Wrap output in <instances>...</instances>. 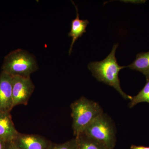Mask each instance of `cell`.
Wrapping results in <instances>:
<instances>
[{
    "label": "cell",
    "mask_w": 149,
    "mask_h": 149,
    "mask_svg": "<svg viewBox=\"0 0 149 149\" xmlns=\"http://www.w3.org/2000/svg\"><path fill=\"white\" fill-rule=\"evenodd\" d=\"M82 133L102 144L108 148L114 149L116 143V130L111 118L104 113L96 118Z\"/></svg>",
    "instance_id": "4"
},
{
    "label": "cell",
    "mask_w": 149,
    "mask_h": 149,
    "mask_svg": "<svg viewBox=\"0 0 149 149\" xmlns=\"http://www.w3.org/2000/svg\"><path fill=\"white\" fill-rule=\"evenodd\" d=\"M13 108L12 76L1 72L0 74V112L10 113Z\"/></svg>",
    "instance_id": "6"
},
{
    "label": "cell",
    "mask_w": 149,
    "mask_h": 149,
    "mask_svg": "<svg viewBox=\"0 0 149 149\" xmlns=\"http://www.w3.org/2000/svg\"><path fill=\"white\" fill-rule=\"evenodd\" d=\"M6 142L0 139V149H5Z\"/></svg>",
    "instance_id": "16"
},
{
    "label": "cell",
    "mask_w": 149,
    "mask_h": 149,
    "mask_svg": "<svg viewBox=\"0 0 149 149\" xmlns=\"http://www.w3.org/2000/svg\"><path fill=\"white\" fill-rule=\"evenodd\" d=\"M13 141L18 149H47L52 143L39 135L19 133Z\"/></svg>",
    "instance_id": "7"
},
{
    "label": "cell",
    "mask_w": 149,
    "mask_h": 149,
    "mask_svg": "<svg viewBox=\"0 0 149 149\" xmlns=\"http://www.w3.org/2000/svg\"><path fill=\"white\" fill-rule=\"evenodd\" d=\"M38 69L35 56L27 51L17 49L6 56L2 67V72L12 76L29 77Z\"/></svg>",
    "instance_id": "3"
},
{
    "label": "cell",
    "mask_w": 149,
    "mask_h": 149,
    "mask_svg": "<svg viewBox=\"0 0 149 149\" xmlns=\"http://www.w3.org/2000/svg\"><path fill=\"white\" fill-rule=\"evenodd\" d=\"M76 149H109L98 141L85 136L83 133L76 136Z\"/></svg>",
    "instance_id": "11"
},
{
    "label": "cell",
    "mask_w": 149,
    "mask_h": 149,
    "mask_svg": "<svg viewBox=\"0 0 149 149\" xmlns=\"http://www.w3.org/2000/svg\"><path fill=\"white\" fill-rule=\"evenodd\" d=\"M72 3L76 8L77 16L75 19L71 21V29L68 33V36L72 37V42L69 50V55L72 52V47L74 42L78 38L82 37L83 34L86 32V28L89 23V21L87 19H80L78 8L73 1H72Z\"/></svg>",
    "instance_id": "9"
},
{
    "label": "cell",
    "mask_w": 149,
    "mask_h": 149,
    "mask_svg": "<svg viewBox=\"0 0 149 149\" xmlns=\"http://www.w3.org/2000/svg\"><path fill=\"white\" fill-rule=\"evenodd\" d=\"M77 145L76 138L62 144L51 143L47 149H76Z\"/></svg>",
    "instance_id": "13"
},
{
    "label": "cell",
    "mask_w": 149,
    "mask_h": 149,
    "mask_svg": "<svg viewBox=\"0 0 149 149\" xmlns=\"http://www.w3.org/2000/svg\"><path fill=\"white\" fill-rule=\"evenodd\" d=\"M18 133L10 113L0 112V139L6 142L13 141Z\"/></svg>",
    "instance_id": "8"
},
{
    "label": "cell",
    "mask_w": 149,
    "mask_h": 149,
    "mask_svg": "<svg viewBox=\"0 0 149 149\" xmlns=\"http://www.w3.org/2000/svg\"><path fill=\"white\" fill-rule=\"evenodd\" d=\"M131 149H149V147L137 146L132 145L131 146Z\"/></svg>",
    "instance_id": "15"
},
{
    "label": "cell",
    "mask_w": 149,
    "mask_h": 149,
    "mask_svg": "<svg viewBox=\"0 0 149 149\" xmlns=\"http://www.w3.org/2000/svg\"><path fill=\"white\" fill-rule=\"evenodd\" d=\"M5 149H18L13 141L6 142Z\"/></svg>",
    "instance_id": "14"
},
{
    "label": "cell",
    "mask_w": 149,
    "mask_h": 149,
    "mask_svg": "<svg viewBox=\"0 0 149 149\" xmlns=\"http://www.w3.org/2000/svg\"><path fill=\"white\" fill-rule=\"evenodd\" d=\"M71 117L73 134L78 136L98 116L103 113V111L97 103L85 97L71 104Z\"/></svg>",
    "instance_id": "2"
},
{
    "label": "cell",
    "mask_w": 149,
    "mask_h": 149,
    "mask_svg": "<svg viewBox=\"0 0 149 149\" xmlns=\"http://www.w3.org/2000/svg\"><path fill=\"white\" fill-rule=\"evenodd\" d=\"M35 89L30 77L12 76V94L13 107L27 105Z\"/></svg>",
    "instance_id": "5"
},
{
    "label": "cell",
    "mask_w": 149,
    "mask_h": 149,
    "mask_svg": "<svg viewBox=\"0 0 149 149\" xmlns=\"http://www.w3.org/2000/svg\"><path fill=\"white\" fill-rule=\"evenodd\" d=\"M144 102L149 103V77L146 78V83L144 88L138 95L132 97L129 107L130 108L133 107L137 104Z\"/></svg>",
    "instance_id": "12"
},
{
    "label": "cell",
    "mask_w": 149,
    "mask_h": 149,
    "mask_svg": "<svg viewBox=\"0 0 149 149\" xmlns=\"http://www.w3.org/2000/svg\"><path fill=\"white\" fill-rule=\"evenodd\" d=\"M118 44H115L110 53L103 60L92 62L88 65L93 75L100 82L113 87L125 100H131L132 97L125 94L121 89L118 74L121 69L126 66H120L115 57Z\"/></svg>",
    "instance_id": "1"
},
{
    "label": "cell",
    "mask_w": 149,
    "mask_h": 149,
    "mask_svg": "<svg viewBox=\"0 0 149 149\" xmlns=\"http://www.w3.org/2000/svg\"><path fill=\"white\" fill-rule=\"evenodd\" d=\"M126 67L142 72L146 78L149 77V51L142 52L136 55V59Z\"/></svg>",
    "instance_id": "10"
}]
</instances>
